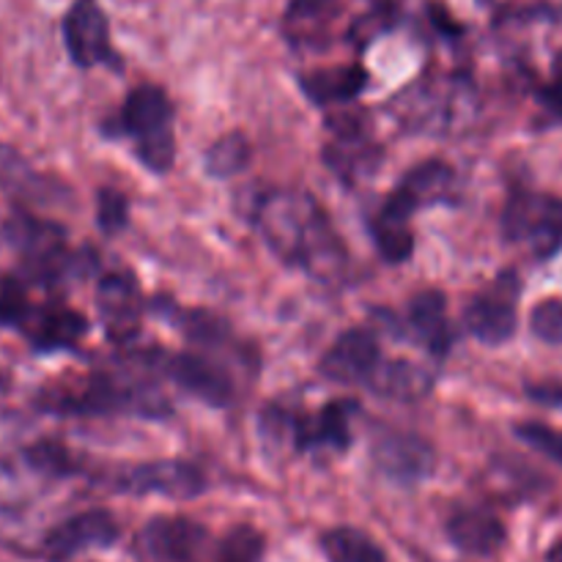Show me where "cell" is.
Segmentation results:
<instances>
[{"instance_id":"cell-8","label":"cell","mask_w":562,"mask_h":562,"mask_svg":"<svg viewBox=\"0 0 562 562\" xmlns=\"http://www.w3.org/2000/svg\"><path fill=\"white\" fill-rule=\"evenodd\" d=\"M115 488L126 494H162L170 499H192L206 492V477L190 461H148V464L126 467L115 475Z\"/></svg>"},{"instance_id":"cell-22","label":"cell","mask_w":562,"mask_h":562,"mask_svg":"<svg viewBox=\"0 0 562 562\" xmlns=\"http://www.w3.org/2000/svg\"><path fill=\"white\" fill-rule=\"evenodd\" d=\"M368 86V71L360 64L333 66V69L307 71L300 77V88L318 108H335L360 97Z\"/></svg>"},{"instance_id":"cell-10","label":"cell","mask_w":562,"mask_h":562,"mask_svg":"<svg viewBox=\"0 0 562 562\" xmlns=\"http://www.w3.org/2000/svg\"><path fill=\"white\" fill-rule=\"evenodd\" d=\"M371 459L373 467L398 486H417V483L428 481L437 467V453H434L431 442L412 431L379 434L371 448Z\"/></svg>"},{"instance_id":"cell-33","label":"cell","mask_w":562,"mask_h":562,"mask_svg":"<svg viewBox=\"0 0 562 562\" xmlns=\"http://www.w3.org/2000/svg\"><path fill=\"white\" fill-rule=\"evenodd\" d=\"M538 99H541V108L552 115L554 121L562 119V75L549 80L547 86L538 91Z\"/></svg>"},{"instance_id":"cell-5","label":"cell","mask_w":562,"mask_h":562,"mask_svg":"<svg viewBox=\"0 0 562 562\" xmlns=\"http://www.w3.org/2000/svg\"><path fill=\"white\" fill-rule=\"evenodd\" d=\"M503 231L536 258H552L562 250V198L549 192H510L503 212Z\"/></svg>"},{"instance_id":"cell-27","label":"cell","mask_w":562,"mask_h":562,"mask_svg":"<svg viewBox=\"0 0 562 562\" xmlns=\"http://www.w3.org/2000/svg\"><path fill=\"white\" fill-rule=\"evenodd\" d=\"M514 434L519 442H525L527 448L536 450L538 456H543V459H549L562 470V431L541 420H525L516 423Z\"/></svg>"},{"instance_id":"cell-7","label":"cell","mask_w":562,"mask_h":562,"mask_svg":"<svg viewBox=\"0 0 562 562\" xmlns=\"http://www.w3.org/2000/svg\"><path fill=\"white\" fill-rule=\"evenodd\" d=\"M456 187H459V179H456L453 165L442 162V159H426L398 181V187L390 192L379 212L409 223L417 209L456 201Z\"/></svg>"},{"instance_id":"cell-14","label":"cell","mask_w":562,"mask_h":562,"mask_svg":"<svg viewBox=\"0 0 562 562\" xmlns=\"http://www.w3.org/2000/svg\"><path fill=\"white\" fill-rule=\"evenodd\" d=\"M360 404L351 398L333 401L322 406L316 415H305L291 420V445L300 453L311 450H346L351 445V417L357 415Z\"/></svg>"},{"instance_id":"cell-29","label":"cell","mask_w":562,"mask_h":562,"mask_svg":"<svg viewBox=\"0 0 562 562\" xmlns=\"http://www.w3.org/2000/svg\"><path fill=\"white\" fill-rule=\"evenodd\" d=\"M530 329L538 340L562 346V300H541L530 311Z\"/></svg>"},{"instance_id":"cell-31","label":"cell","mask_w":562,"mask_h":562,"mask_svg":"<svg viewBox=\"0 0 562 562\" xmlns=\"http://www.w3.org/2000/svg\"><path fill=\"white\" fill-rule=\"evenodd\" d=\"M97 220L104 234H119L130 223V201L119 190H99L97 195Z\"/></svg>"},{"instance_id":"cell-20","label":"cell","mask_w":562,"mask_h":562,"mask_svg":"<svg viewBox=\"0 0 562 562\" xmlns=\"http://www.w3.org/2000/svg\"><path fill=\"white\" fill-rule=\"evenodd\" d=\"M409 329L434 357L448 355L450 346H453V327H450V316H448V296L437 289H426L420 291V294L412 296Z\"/></svg>"},{"instance_id":"cell-1","label":"cell","mask_w":562,"mask_h":562,"mask_svg":"<svg viewBox=\"0 0 562 562\" xmlns=\"http://www.w3.org/2000/svg\"><path fill=\"white\" fill-rule=\"evenodd\" d=\"M256 225L285 267L305 269L322 283L344 274L346 247L311 192H269L256 209Z\"/></svg>"},{"instance_id":"cell-18","label":"cell","mask_w":562,"mask_h":562,"mask_svg":"<svg viewBox=\"0 0 562 562\" xmlns=\"http://www.w3.org/2000/svg\"><path fill=\"white\" fill-rule=\"evenodd\" d=\"M16 329L36 351H60L71 349L88 333V318L66 305H31Z\"/></svg>"},{"instance_id":"cell-34","label":"cell","mask_w":562,"mask_h":562,"mask_svg":"<svg viewBox=\"0 0 562 562\" xmlns=\"http://www.w3.org/2000/svg\"><path fill=\"white\" fill-rule=\"evenodd\" d=\"M527 395L538 404L547 406H560L562 409V382H541V384H530L527 387Z\"/></svg>"},{"instance_id":"cell-17","label":"cell","mask_w":562,"mask_h":562,"mask_svg":"<svg viewBox=\"0 0 562 562\" xmlns=\"http://www.w3.org/2000/svg\"><path fill=\"white\" fill-rule=\"evenodd\" d=\"M329 130L335 132V137L324 146V162L333 168V173H338L344 181H355L357 176L373 173V168L382 159V148L371 140L366 126L346 115L340 121H329Z\"/></svg>"},{"instance_id":"cell-4","label":"cell","mask_w":562,"mask_h":562,"mask_svg":"<svg viewBox=\"0 0 562 562\" xmlns=\"http://www.w3.org/2000/svg\"><path fill=\"white\" fill-rule=\"evenodd\" d=\"M3 239L22 258L25 278L33 283H58L66 274L75 272L77 261H80L66 247V231L53 220H42L36 214H11L3 223Z\"/></svg>"},{"instance_id":"cell-11","label":"cell","mask_w":562,"mask_h":562,"mask_svg":"<svg viewBox=\"0 0 562 562\" xmlns=\"http://www.w3.org/2000/svg\"><path fill=\"white\" fill-rule=\"evenodd\" d=\"M97 311L104 335L113 344H132L143 327L146 300L132 274L110 272L97 285Z\"/></svg>"},{"instance_id":"cell-28","label":"cell","mask_w":562,"mask_h":562,"mask_svg":"<svg viewBox=\"0 0 562 562\" xmlns=\"http://www.w3.org/2000/svg\"><path fill=\"white\" fill-rule=\"evenodd\" d=\"M263 558V536L250 525L234 527L223 538L217 552V562H261Z\"/></svg>"},{"instance_id":"cell-30","label":"cell","mask_w":562,"mask_h":562,"mask_svg":"<svg viewBox=\"0 0 562 562\" xmlns=\"http://www.w3.org/2000/svg\"><path fill=\"white\" fill-rule=\"evenodd\" d=\"M31 311V300L22 280L9 278L0 283V327H20L22 318Z\"/></svg>"},{"instance_id":"cell-32","label":"cell","mask_w":562,"mask_h":562,"mask_svg":"<svg viewBox=\"0 0 562 562\" xmlns=\"http://www.w3.org/2000/svg\"><path fill=\"white\" fill-rule=\"evenodd\" d=\"M335 3L338 0H291L289 11H285V25H289V31H294V27L307 25L313 20H322Z\"/></svg>"},{"instance_id":"cell-2","label":"cell","mask_w":562,"mask_h":562,"mask_svg":"<svg viewBox=\"0 0 562 562\" xmlns=\"http://www.w3.org/2000/svg\"><path fill=\"white\" fill-rule=\"evenodd\" d=\"M38 406L53 415H137L146 420H162L170 415V404L159 390L132 379L93 373L77 387L44 390Z\"/></svg>"},{"instance_id":"cell-3","label":"cell","mask_w":562,"mask_h":562,"mask_svg":"<svg viewBox=\"0 0 562 562\" xmlns=\"http://www.w3.org/2000/svg\"><path fill=\"white\" fill-rule=\"evenodd\" d=\"M121 132L132 137L135 157L151 173H168L176 162V135H173V104L159 86H137L124 99L119 119Z\"/></svg>"},{"instance_id":"cell-35","label":"cell","mask_w":562,"mask_h":562,"mask_svg":"<svg viewBox=\"0 0 562 562\" xmlns=\"http://www.w3.org/2000/svg\"><path fill=\"white\" fill-rule=\"evenodd\" d=\"M547 562H562V541H558L552 549H549Z\"/></svg>"},{"instance_id":"cell-19","label":"cell","mask_w":562,"mask_h":562,"mask_svg":"<svg viewBox=\"0 0 562 562\" xmlns=\"http://www.w3.org/2000/svg\"><path fill=\"white\" fill-rule=\"evenodd\" d=\"M379 398L398 401V404H415L434 390V373L415 360H382L371 379L366 382Z\"/></svg>"},{"instance_id":"cell-15","label":"cell","mask_w":562,"mask_h":562,"mask_svg":"<svg viewBox=\"0 0 562 562\" xmlns=\"http://www.w3.org/2000/svg\"><path fill=\"white\" fill-rule=\"evenodd\" d=\"M379 362H382V351H379L373 333L355 327L335 338L327 355L322 357L318 371L335 384H366Z\"/></svg>"},{"instance_id":"cell-24","label":"cell","mask_w":562,"mask_h":562,"mask_svg":"<svg viewBox=\"0 0 562 562\" xmlns=\"http://www.w3.org/2000/svg\"><path fill=\"white\" fill-rule=\"evenodd\" d=\"M368 228H371L373 245H376V250L382 252L384 261L390 263L409 261L412 250H415V234H412V225L406 223V220L376 212L371 223H368Z\"/></svg>"},{"instance_id":"cell-6","label":"cell","mask_w":562,"mask_h":562,"mask_svg":"<svg viewBox=\"0 0 562 562\" xmlns=\"http://www.w3.org/2000/svg\"><path fill=\"white\" fill-rule=\"evenodd\" d=\"M521 283L516 272H503L488 289L475 294L464 311V327L486 346L508 344L519 327Z\"/></svg>"},{"instance_id":"cell-9","label":"cell","mask_w":562,"mask_h":562,"mask_svg":"<svg viewBox=\"0 0 562 562\" xmlns=\"http://www.w3.org/2000/svg\"><path fill=\"white\" fill-rule=\"evenodd\" d=\"M64 44L71 64L80 69L108 66L115 60L110 22L99 0H75L64 16Z\"/></svg>"},{"instance_id":"cell-21","label":"cell","mask_w":562,"mask_h":562,"mask_svg":"<svg viewBox=\"0 0 562 562\" xmlns=\"http://www.w3.org/2000/svg\"><path fill=\"white\" fill-rule=\"evenodd\" d=\"M448 538L456 549L467 554H488L497 552L505 543V527L492 510L483 508H459L448 519Z\"/></svg>"},{"instance_id":"cell-26","label":"cell","mask_w":562,"mask_h":562,"mask_svg":"<svg viewBox=\"0 0 562 562\" xmlns=\"http://www.w3.org/2000/svg\"><path fill=\"white\" fill-rule=\"evenodd\" d=\"M25 461L33 472L44 477H69L77 472V461L69 450L53 439H42V442L31 445L25 450Z\"/></svg>"},{"instance_id":"cell-25","label":"cell","mask_w":562,"mask_h":562,"mask_svg":"<svg viewBox=\"0 0 562 562\" xmlns=\"http://www.w3.org/2000/svg\"><path fill=\"white\" fill-rule=\"evenodd\" d=\"M247 162H250V143L241 132L220 137L206 151V170L209 176H217V179H231L239 170H245Z\"/></svg>"},{"instance_id":"cell-13","label":"cell","mask_w":562,"mask_h":562,"mask_svg":"<svg viewBox=\"0 0 562 562\" xmlns=\"http://www.w3.org/2000/svg\"><path fill=\"white\" fill-rule=\"evenodd\" d=\"M121 536L119 521L108 510H82V514L69 516L66 521L55 525L44 536L42 554L49 562H66L77 558L88 549L113 547Z\"/></svg>"},{"instance_id":"cell-16","label":"cell","mask_w":562,"mask_h":562,"mask_svg":"<svg viewBox=\"0 0 562 562\" xmlns=\"http://www.w3.org/2000/svg\"><path fill=\"white\" fill-rule=\"evenodd\" d=\"M209 536L201 525L179 516H159L143 527L137 547L157 562H195L206 547Z\"/></svg>"},{"instance_id":"cell-23","label":"cell","mask_w":562,"mask_h":562,"mask_svg":"<svg viewBox=\"0 0 562 562\" xmlns=\"http://www.w3.org/2000/svg\"><path fill=\"white\" fill-rule=\"evenodd\" d=\"M322 547L329 562H387L382 547L355 527H335L324 532Z\"/></svg>"},{"instance_id":"cell-12","label":"cell","mask_w":562,"mask_h":562,"mask_svg":"<svg viewBox=\"0 0 562 562\" xmlns=\"http://www.w3.org/2000/svg\"><path fill=\"white\" fill-rule=\"evenodd\" d=\"M159 371L184 390L187 395H195L198 401L209 406H231L234 404V379L217 362L206 360L201 355H190V351H179V355H162L157 362Z\"/></svg>"}]
</instances>
